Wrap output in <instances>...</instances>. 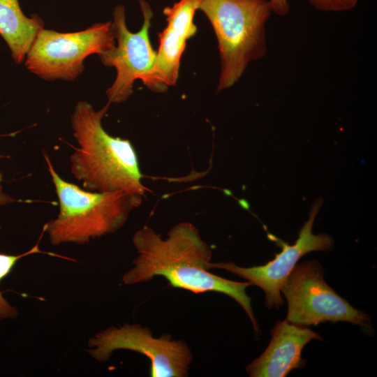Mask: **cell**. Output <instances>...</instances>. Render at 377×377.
<instances>
[{"label": "cell", "mask_w": 377, "mask_h": 377, "mask_svg": "<svg viewBox=\"0 0 377 377\" xmlns=\"http://www.w3.org/2000/svg\"><path fill=\"white\" fill-rule=\"evenodd\" d=\"M133 243L138 256L133 261V267L122 277L124 284L144 283L161 276L172 286L194 293H223L241 305L254 330L259 332L251 298L246 293V288L251 284L228 280L209 272L212 251L191 223L181 222L174 226L165 239L145 226L134 234Z\"/></svg>", "instance_id": "6da1fadb"}, {"label": "cell", "mask_w": 377, "mask_h": 377, "mask_svg": "<svg viewBox=\"0 0 377 377\" xmlns=\"http://www.w3.org/2000/svg\"><path fill=\"white\" fill-rule=\"evenodd\" d=\"M110 105L96 110L87 101L76 103L71 124L78 146L70 155L71 172L87 191L142 197L146 188L132 144L110 135L102 126Z\"/></svg>", "instance_id": "7a4b0ae2"}, {"label": "cell", "mask_w": 377, "mask_h": 377, "mask_svg": "<svg viewBox=\"0 0 377 377\" xmlns=\"http://www.w3.org/2000/svg\"><path fill=\"white\" fill-rule=\"evenodd\" d=\"M58 198L56 218L43 227L54 246L73 243L84 245L91 239L115 232L127 221L142 197L122 191L93 192L63 179L48 156L44 154Z\"/></svg>", "instance_id": "3957f363"}, {"label": "cell", "mask_w": 377, "mask_h": 377, "mask_svg": "<svg viewBox=\"0 0 377 377\" xmlns=\"http://www.w3.org/2000/svg\"><path fill=\"white\" fill-rule=\"evenodd\" d=\"M198 10L209 20L218 41L219 92L234 85L251 61L265 56L269 0H198Z\"/></svg>", "instance_id": "277c9868"}, {"label": "cell", "mask_w": 377, "mask_h": 377, "mask_svg": "<svg viewBox=\"0 0 377 377\" xmlns=\"http://www.w3.org/2000/svg\"><path fill=\"white\" fill-rule=\"evenodd\" d=\"M111 23H95L67 33L43 28L26 55L24 66L44 80L73 81L82 73L88 56H100L115 47Z\"/></svg>", "instance_id": "5b68a950"}, {"label": "cell", "mask_w": 377, "mask_h": 377, "mask_svg": "<svg viewBox=\"0 0 377 377\" xmlns=\"http://www.w3.org/2000/svg\"><path fill=\"white\" fill-rule=\"evenodd\" d=\"M281 291L288 302L286 320L306 326L330 321H344L370 327V318L355 309L325 281L317 260L297 263Z\"/></svg>", "instance_id": "8992f818"}, {"label": "cell", "mask_w": 377, "mask_h": 377, "mask_svg": "<svg viewBox=\"0 0 377 377\" xmlns=\"http://www.w3.org/2000/svg\"><path fill=\"white\" fill-rule=\"evenodd\" d=\"M87 353L99 362H105L117 350L140 353L150 360L152 377H184L188 375L192 354L183 341L169 334L153 337L151 330L139 324L110 326L88 341Z\"/></svg>", "instance_id": "52a82bcc"}, {"label": "cell", "mask_w": 377, "mask_h": 377, "mask_svg": "<svg viewBox=\"0 0 377 377\" xmlns=\"http://www.w3.org/2000/svg\"><path fill=\"white\" fill-rule=\"evenodd\" d=\"M139 1L144 17L141 29L135 33L130 31L126 23L124 7L117 6L111 23L117 45L99 56L103 65L114 67L117 71L114 82L106 90L110 104L126 101L133 93L135 81H142L155 61L156 52L149 35L153 12L145 1Z\"/></svg>", "instance_id": "ba28073f"}, {"label": "cell", "mask_w": 377, "mask_h": 377, "mask_svg": "<svg viewBox=\"0 0 377 377\" xmlns=\"http://www.w3.org/2000/svg\"><path fill=\"white\" fill-rule=\"evenodd\" d=\"M322 204L323 200L320 198L313 202L309 219L300 229L299 237L294 244L289 245L275 236L268 234L269 239L282 250L276 254L274 259L265 265L242 267L232 262H210L209 268L225 269L246 279L251 285L260 287L265 293L267 307L279 309L283 304L281 295V288L299 259L311 251H330L334 246V240L329 235L324 233L314 235L312 232L316 216Z\"/></svg>", "instance_id": "9c48e42d"}, {"label": "cell", "mask_w": 377, "mask_h": 377, "mask_svg": "<svg viewBox=\"0 0 377 377\" xmlns=\"http://www.w3.org/2000/svg\"><path fill=\"white\" fill-rule=\"evenodd\" d=\"M198 5V0H179L172 7L164 8L167 26L158 34L159 46L154 64L142 81L150 90L165 92L176 84L186 41L197 31L193 20Z\"/></svg>", "instance_id": "30bf717a"}, {"label": "cell", "mask_w": 377, "mask_h": 377, "mask_svg": "<svg viewBox=\"0 0 377 377\" xmlns=\"http://www.w3.org/2000/svg\"><path fill=\"white\" fill-rule=\"evenodd\" d=\"M313 339L323 340L316 332L306 326L277 321L272 330L271 341L260 357L246 367L251 377H284L292 370L306 365L302 351Z\"/></svg>", "instance_id": "8fae6325"}, {"label": "cell", "mask_w": 377, "mask_h": 377, "mask_svg": "<svg viewBox=\"0 0 377 377\" xmlns=\"http://www.w3.org/2000/svg\"><path fill=\"white\" fill-rule=\"evenodd\" d=\"M44 28L43 20L34 15L27 17L18 0H0V36L7 44L11 57L21 64L36 35Z\"/></svg>", "instance_id": "7c38bea8"}, {"label": "cell", "mask_w": 377, "mask_h": 377, "mask_svg": "<svg viewBox=\"0 0 377 377\" xmlns=\"http://www.w3.org/2000/svg\"><path fill=\"white\" fill-rule=\"evenodd\" d=\"M35 253H45L50 256L59 257V255L52 253L43 252L39 249L36 244L29 251L18 255L6 254L0 253V283L13 270L17 261L21 258ZM18 316L17 309L9 304L4 298L0 290V320L15 319Z\"/></svg>", "instance_id": "4fadbf2b"}, {"label": "cell", "mask_w": 377, "mask_h": 377, "mask_svg": "<svg viewBox=\"0 0 377 377\" xmlns=\"http://www.w3.org/2000/svg\"><path fill=\"white\" fill-rule=\"evenodd\" d=\"M316 10L324 12H343L354 8L359 0H306Z\"/></svg>", "instance_id": "5bb4252c"}, {"label": "cell", "mask_w": 377, "mask_h": 377, "mask_svg": "<svg viewBox=\"0 0 377 377\" xmlns=\"http://www.w3.org/2000/svg\"><path fill=\"white\" fill-rule=\"evenodd\" d=\"M272 13L279 16H286L289 13L290 5L288 0H269Z\"/></svg>", "instance_id": "9a60e30c"}, {"label": "cell", "mask_w": 377, "mask_h": 377, "mask_svg": "<svg viewBox=\"0 0 377 377\" xmlns=\"http://www.w3.org/2000/svg\"><path fill=\"white\" fill-rule=\"evenodd\" d=\"M3 181V175L0 172V208L8 204L15 202V199L3 191L1 182Z\"/></svg>", "instance_id": "2e32d148"}]
</instances>
